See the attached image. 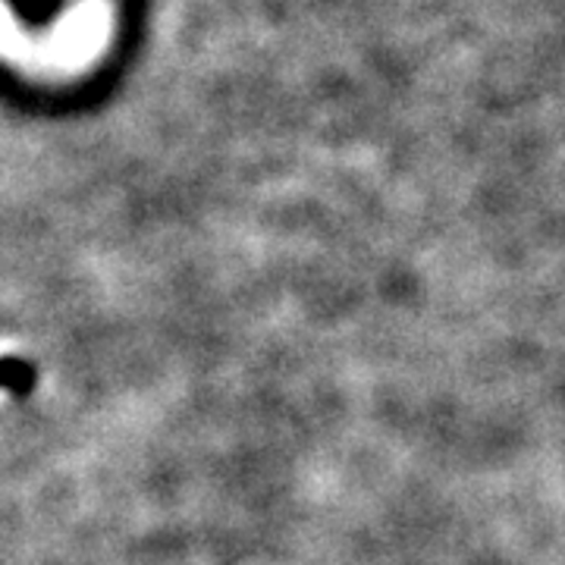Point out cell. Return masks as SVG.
I'll use <instances>...</instances> for the list:
<instances>
[]
</instances>
